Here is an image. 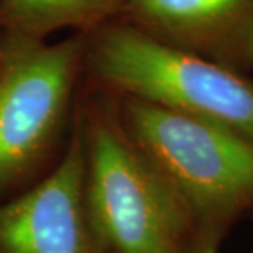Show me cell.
Returning <instances> with one entry per match:
<instances>
[{
    "label": "cell",
    "mask_w": 253,
    "mask_h": 253,
    "mask_svg": "<svg viewBox=\"0 0 253 253\" xmlns=\"http://www.w3.org/2000/svg\"><path fill=\"white\" fill-rule=\"evenodd\" d=\"M79 112L89 209L114 253H186L212 232L201 230L179 192L125 131L119 112L102 104Z\"/></svg>",
    "instance_id": "obj_1"
},
{
    "label": "cell",
    "mask_w": 253,
    "mask_h": 253,
    "mask_svg": "<svg viewBox=\"0 0 253 253\" xmlns=\"http://www.w3.org/2000/svg\"><path fill=\"white\" fill-rule=\"evenodd\" d=\"M90 73L122 97L230 126L253 138V81L158 42L128 23L100 28L85 48Z\"/></svg>",
    "instance_id": "obj_2"
},
{
    "label": "cell",
    "mask_w": 253,
    "mask_h": 253,
    "mask_svg": "<svg viewBox=\"0 0 253 253\" xmlns=\"http://www.w3.org/2000/svg\"><path fill=\"white\" fill-rule=\"evenodd\" d=\"M119 117L201 227L212 230L217 222L253 207V138L131 97H122Z\"/></svg>",
    "instance_id": "obj_3"
},
{
    "label": "cell",
    "mask_w": 253,
    "mask_h": 253,
    "mask_svg": "<svg viewBox=\"0 0 253 253\" xmlns=\"http://www.w3.org/2000/svg\"><path fill=\"white\" fill-rule=\"evenodd\" d=\"M0 73V194L37 173L64 125L87 42L13 40Z\"/></svg>",
    "instance_id": "obj_4"
},
{
    "label": "cell",
    "mask_w": 253,
    "mask_h": 253,
    "mask_svg": "<svg viewBox=\"0 0 253 253\" xmlns=\"http://www.w3.org/2000/svg\"><path fill=\"white\" fill-rule=\"evenodd\" d=\"M0 253H114L89 209L81 112L51 173L0 202Z\"/></svg>",
    "instance_id": "obj_5"
},
{
    "label": "cell",
    "mask_w": 253,
    "mask_h": 253,
    "mask_svg": "<svg viewBox=\"0 0 253 253\" xmlns=\"http://www.w3.org/2000/svg\"><path fill=\"white\" fill-rule=\"evenodd\" d=\"M125 23L237 73L253 69V0H126Z\"/></svg>",
    "instance_id": "obj_6"
},
{
    "label": "cell",
    "mask_w": 253,
    "mask_h": 253,
    "mask_svg": "<svg viewBox=\"0 0 253 253\" xmlns=\"http://www.w3.org/2000/svg\"><path fill=\"white\" fill-rule=\"evenodd\" d=\"M126 0H0V30L13 40H42L63 28H94Z\"/></svg>",
    "instance_id": "obj_7"
},
{
    "label": "cell",
    "mask_w": 253,
    "mask_h": 253,
    "mask_svg": "<svg viewBox=\"0 0 253 253\" xmlns=\"http://www.w3.org/2000/svg\"><path fill=\"white\" fill-rule=\"evenodd\" d=\"M186 253H217V240L212 232H206Z\"/></svg>",
    "instance_id": "obj_8"
},
{
    "label": "cell",
    "mask_w": 253,
    "mask_h": 253,
    "mask_svg": "<svg viewBox=\"0 0 253 253\" xmlns=\"http://www.w3.org/2000/svg\"><path fill=\"white\" fill-rule=\"evenodd\" d=\"M5 56H7V48L5 44L0 46V73H2V68H3V63H5Z\"/></svg>",
    "instance_id": "obj_9"
}]
</instances>
